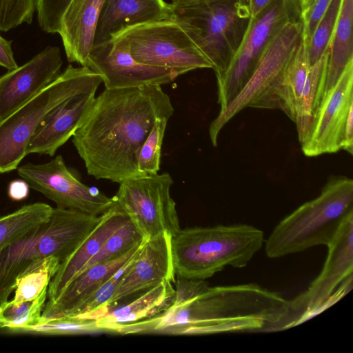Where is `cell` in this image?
Wrapping results in <instances>:
<instances>
[{
	"label": "cell",
	"mask_w": 353,
	"mask_h": 353,
	"mask_svg": "<svg viewBox=\"0 0 353 353\" xmlns=\"http://www.w3.org/2000/svg\"><path fill=\"white\" fill-rule=\"evenodd\" d=\"M174 113L161 85L105 89L95 97L72 143L89 175L121 183L141 176L139 151L158 119Z\"/></svg>",
	"instance_id": "1"
},
{
	"label": "cell",
	"mask_w": 353,
	"mask_h": 353,
	"mask_svg": "<svg viewBox=\"0 0 353 353\" xmlns=\"http://www.w3.org/2000/svg\"><path fill=\"white\" fill-rule=\"evenodd\" d=\"M290 300L253 283L208 286L170 312L183 334L280 331L290 328Z\"/></svg>",
	"instance_id": "2"
},
{
	"label": "cell",
	"mask_w": 353,
	"mask_h": 353,
	"mask_svg": "<svg viewBox=\"0 0 353 353\" xmlns=\"http://www.w3.org/2000/svg\"><path fill=\"white\" fill-rule=\"evenodd\" d=\"M265 241L263 230L247 224L180 229L171 236L176 276L205 280L227 266H246Z\"/></svg>",
	"instance_id": "3"
},
{
	"label": "cell",
	"mask_w": 353,
	"mask_h": 353,
	"mask_svg": "<svg viewBox=\"0 0 353 353\" xmlns=\"http://www.w3.org/2000/svg\"><path fill=\"white\" fill-rule=\"evenodd\" d=\"M353 213V181L330 179L321 194L285 216L265 240L268 257L277 259L319 245H328Z\"/></svg>",
	"instance_id": "4"
},
{
	"label": "cell",
	"mask_w": 353,
	"mask_h": 353,
	"mask_svg": "<svg viewBox=\"0 0 353 353\" xmlns=\"http://www.w3.org/2000/svg\"><path fill=\"white\" fill-rule=\"evenodd\" d=\"M101 215L53 208L48 221L0 252V303L8 300L17 279L41 259L54 256L62 263L97 226Z\"/></svg>",
	"instance_id": "5"
},
{
	"label": "cell",
	"mask_w": 353,
	"mask_h": 353,
	"mask_svg": "<svg viewBox=\"0 0 353 353\" xmlns=\"http://www.w3.org/2000/svg\"><path fill=\"white\" fill-rule=\"evenodd\" d=\"M171 17L185 30L221 79L234 57L251 21L245 0L171 3Z\"/></svg>",
	"instance_id": "6"
},
{
	"label": "cell",
	"mask_w": 353,
	"mask_h": 353,
	"mask_svg": "<svg viewBox=\"0 0 353 353\" xmlns=\"http://www.w3.org/2000/svg\"><path fill=\"white\" fill-rule=\"evenodd\" d=\"M302 39L300 19L286 23L241 92L211 123L209 134L214 146L225 124L245 108L276 109L286 112L285 74L287 65Z\"/></svg>",
	"instance_id": "7"
},
{
	"label": "cell",
	"mask_w": 353,
	"mask_h": 353,
	"mask_svg": "<svg viewBox=\"0 0 353 353\" xmlns=\"http://www.w3.org/2000/svg\"><path fill=\"white\" fill-rule=\"evenodd\" d=\"M98 75L88 67L70 64L54 81L0 120V174L19 167L27 155L30 139L47 115Z\"/></svg>",
	"instance_id": "8"
},
{
	"label": "cell",
	"mask_w": 353,
	"mask_h": 353,
	"mask_svg": "<svg viewBox=\"0 0 353 353\" xmlns=\"http://www.w3.org/2000/svg\"><path fill=\"white\" fill-rule=\"evenodd\" d=\"M118 34L127 40L132 56L141 63L171 69L180 75L212 68L181 24L172 18L132 26Z\"/></svg>",
	"instance_id": "9"
},
{
	"label": "cell",
	"mask_w": 353,
	"mask_h": 353,
	"mask_svg": "<svg viewBox=\"0 0 353 353\" xmlns=\"http://www.w3.org/2000/svg\"><path fill=\"white\" fill-rule=\"evenodd\" d=\"M299 19L295 0H274L260 14L251 19L234 57L223 76L217 79L221 109L241 92L283 26Z\"/></svg>",
	"instance_id": "10"
},
{
	"label": "cell",
	"mask_w": 353,
	"mask_h": 353,
	"mask_svg": "<svg viewBox=\"0 0 353 353\" xmlns=\"http://www.w3.org/2000/svg\"><path fill=\"white\" fill-rule=\"evenodd\" d=\"M319 275L308 288L290 300V327L321 312L345 295L352 286L353 213L343 222L334 240Z\"/></svg>",
	"instance_id": "11"
},
{
	"label": "cell",
	"mask_w": 353,
	"mask_h": 353,
	"mask_svg": "<svg viewBox=\"0 0 353 353\" xmlns=\"http://www.w3.org/2000/svg\"><path fill=\"white\" fill-rule=\"evenodd\" d=\"M173 183L168 173L141 176L119 183L113 199L146 239L172 236L181 229L170 195Z\"/></svg>",
	"instance_id": "12"
},
{
	"label": "cell",
	"mask_w": 353,
	"mask_h": 353,
	"mask_svg": "<svg viewBox=\"0 0 353 353\" xmlns=\"http://www.w3.org/2000/svg\"><path fill=\"white\" fill-rule=\"evenodd\" d=\"M19 175L32 188L54 202L57 208L100 216L114 199L81 183L68 168L61 155L41 164L28 163L17 168Z\"/></svg>",
	"instance_id": "13"
},
{
	"label": "cell",
	"mask_w": 353,
	"mask_h": 353,
	"mask_svg": "<svg viewBox=\"0 0 353 353\" xmlns=\"http://www.w3.org/2000/svg\"><path fill=\"white\" fill-rule=\"evenodd\" d=\"M86 67L98 73L105 89L161 85L180 74L171 69L145 65L132 56L127 40L117 35L90 52Z\"/></svg>",
	"instance_id": "14"
},
{
	"label": "cell",
	"mask_w": 353,
	"mask_h": 353,
	"mask_svg": "<svg viewBox=\"0 0 353 353\" xmlns=\"http://www.w3.org/2000/svg\"><path fill=\"white\" fill-rule=\"evenodd\" d=\"M353 61L324 95L316 112L311 130L301 144L303 154L316 157L341 150L345 121L353 109Z\"/></svg>",
	"instance_id": "15"
},
{
	"label": "cell",
	"mask_w": 353,
	"mask_h": 353,
	"mask_svg": "<svg viewBox=\"0 0 353 353\" xmlns=\"http://www.w3.org/2000/svg\"><path fill=\"white\" fill-rule=\"evenodd\" d=\"M101 83L103 80L99 74L81 90L57 105L34 132L28 145L27 154L54 156L84 121Z\"/></svg>",
	"instance_id": "16"
},
{
	"label": "cell",
	"mask_w": 353,
	"mask_h": 353,
	"mask_svg": "<svg viewBox=\"0 0 353 353\" xmlns=\"http://www.w3.org/2000/svg\"><path fill=\"white\" fill-rule=\"evenodd\" d=\"M60 49L48 46L28 62L0 77V120L39 93L61 73Z\"/></svg>",
	"instance_id": "17"
},
{
	"label": "cell",
	"mask_w": 353,
	"mask_h": 353,
	"mask_svg": "<svg viewBox=\"0 0 353 353\" xmlns=\"http://www.w3.org/2000/svg\"><path fill=\"white\" fill-rule=\"evenodd\" d=\"M170 240L171 235L165 232L145 240L130 269L105 307L117 305L162 282L175 281Z\"/></svg>",
	"instance_id": "18"
},
{
	"label": "cell",
	"mask_w": 353,
	"mask_h": 353,
	"mask_svg": "<svg viewBox=\"0 0 353 353\" xmlns=\"http://www.w3.org/2000/svg\"><path fill=\"white\" fill-rule=\"evenodd\" d=\"M146 239L123 255L112 260L92 265L79 273L67 285L55 301L46 303L42 312L41 321L70 316L81 303L130 261L141 249Z\"/></svg>",
	"instance_id": "19"
},
{
	"label": "cell",
	"mask_w": 353,
	"mask_h": 353,
	"mask_svg": "<svg viewBox=\"0 0 353 353\" xmlns=\"http://www.w3.org/2000/svg\"><path fill=\"white\" fill-rule=\"evenodd\" d=\"M130 219L114 201L101 216L97 226L64 261L50 282L46 302L57 299L67 285L80 272L84 265L101 249L106 240Z\"/></svg>",
	"instance_id": "20"
},
{
	"label": "cell",
	"mask_w": 353,
	"mask_h": 353,
	"mask_svg": "<svg viewBox=\"0 0 353 353\" xmlns=\"http://www.w3.org/2000/svg\"><path fill=\"white\" fill-rule=\"evenodd\" d=\"M170 17L171 4L165 0H104L94 46L108 41L128 28Z\"/></svg>",
	"instance_id": "21"
},
{
	"label": "cell",
	"mask_w": 353,
	"mask_h": 353,
	"mask_svg": "<svg viewBox=\"0 0 353 353\" xmlns=\"http://www.w3.org/2000/svg\"><path fill=\"white\" fill-rule=\"evenodd\" d=\"M104 0H71L61 21L60 34L68 61L87 65L94 47L100 10Z\"/></svg>",
	"instance_id": "22"
},
{
	"label": "cell",
	"mask_w": 353,
	"mask_h": 353,
	"mask_svg": "<svg viewBox=\"0 0 353 353\" xmlns=\"http://www.w3.org/2000/svg\"><path fill=\"white\" fill-rule=\"evenodd\" d=\"M172 283L162 282L127 304L104 307L77 317L95 319L105 332L117 333L121 327L153 316L171 305L175 294Z\"/></svg>",
	"instance_id": "23"
},
{
	"label": "cell",
	"mask_w": 353,
	"mask_h": 353,
	"mask_svg": "<svg viewBox=\"0 0 353 353\" xmlns=\"http://www.w3.org/2000/svg\"><path fill=\"white\" fill-rule=\"evenodd\" d=\"M352 14L353 0H342L328 48L324 95L334 85L348 63L353 61Z\"/></svg>",
	"instance_id": "24"
},
{
	"label": "cell",
	"mask_w": 353,
	"mask_h": 353,
	"mask_svg": "<svg viewBox=\"0 0 353 353\" xmlns=\"http://www.w3.org/2000/svg\"><path fill=\"white\" fill-rule=\"evenodd\" d=\"M328 50L310 67L307 79L297 104L294 123L301 144L307 139L316 112L324 96Z\"/></svg>",
	"instance_id": "25"
},
{
	"label": "cell",
	"mask_w": 353,
	"mask_h": 353,
	"mask_svg": "<svg viewBox=\"0 0 353 353\" xmlns=\"http://www.w3.org/2000/svg\"><path fill=\"white\" fill-rule=\"evenodd\" d=\"M52 210L50 205L37 202L0 217V252L48 221Z\"/></svg>",
	"instance_id": "26"
},
{
	"label": "cell",
	"mask_w": 353,
	"mask_h": 353,
	"mask_svg": "<svg viewBox=\"0 0 353 353\" xmlns=\"http://www.w3.org/2000/svg\"><path fill=\"white\" fill-rule=\"evenodd\" d=\"M47 294L48 290H45L33 300L20 302L7 300L0 303V328L26 332L39 325L42 320Z\"/></svg>",
	"instance_id": "27"
},
{
	"label": "cell",
	"mask_w": 353,
	"mask_h": 353,
	"mask_svg": "<svg viewBox=\"0 0 353 353\" xmlns=\"http://www.w3.org/2000/svg\"><path fill=\"white\" fill-rule=\"evenodd\" d=\"M60 263L57 257L49 256L32 265L17 279L12 301L20 302L37 298L45 290L48 289Z\"/></svg>",
	"instance_id": "28"
},
{
	"label": "cell",
	"mask_w": 353,
	"mask_h": 353,
	"mask_svg": "<svg viewBox=\"0 0 353 353\" xmlns=\"http://www.w3.org/2000/svg\"><path fill=\"white\" fill-rule=\"evenodd\" d=\"M310 65L307 55V44L301 39L292 56L285 74V114L292 121L301 94L307 79Z\"/></svg>",
	"instance_id": "29"
},
{
	"label": "cell",
	"mask_w": 353,
	"mask_h": 353,
	"mask_svg": "<svg viewBox=\"0 0 353 353\" xmlns=\"http://www.w3.org/2000/svg\"><path fill=\"white\" fill-rule=\"evenodd\" d=\"M145 239L134 223L129 219L106 240L99 251L89 260L80 272L92 265L123 255Z\"/></svg>",
	"instance_id": "30"
},
{
	"label": "cell",
	"mask_w": 353,
	"mask_h": 353,
	"mask_svg": "<svg viewBox=\"0 0 353 353\" xmlns=\"http://www.w3.org/2000/svg\"><path fill=\"white\" fill-rule=\"evenodd\" d=\"M341 3L342 0H331L314 31L307 44V55L310 66L316 63L328 50L340 13Z\"/></svg>",
	"instance_id": "31"
},
{
	"label": "cell",
	"mask_w": 353,
	"mask_h": 353,
	"mask_svg": "<svg viewBox=\"0 0 353 353\" xmlns=\"http://www.w3.org/2000/svg\"><path fill=\"white\" fill-rule=\"evenodd\" d=\"M168 118L155 121L137 156V168L141 176L157 174L160 168L163 140Z\"/></svg>",
	"instance_id": "32"
},
{
	"label": "cell",
	"mask_w": 353,
	"mask_h": 353,
	"mask_svg": "<svg viewBox=\"0 0 353 353\" xmlns=\"http://www.w3.org/2000/svg\"><path fill=\"white\" fill-rule=\"evenodd\" d=\"M26 332L45 334H82L105 332L97 320L77 316H62L41 321Z\"/></svg>",
	"instance_id": "33"
},
{
	"label": "cell",
	"mask_w": 353,
	"mask_h": 353,
	"mask_svg": "<svg viewBox=\"0 0 353 353\" xmlns=\"http://www.w3.org/2000/svg\"><path fill=\"white\" fill-rule=\"evenodd\" d=\"M141 249L94 293L81 303L68 316H82L105 307L114 294L123 277L130 269Z\"/></svg>",
	"instance_id": "34"
},
{
	"label": "cell",
	"mask_w": 353,
	"mask_h": 353,
	"mask_svg": "<svg viewBox=\"0 0 353 353\" xmlns=\"http://www.w3.org/2000/svg\"><path fill=\"white\" fill-rule=\"evenodd\" d=\"M36 10L37 0H0V30L31 23Z\"/></svg>",
	"instance_id": "35"
},
{
	"label": "cell",
	"mask_w": 353,
	"mask_h": 353,
	"mask_svg": "<svg viewBox=\"0 0 353 353\" xmlns=\"http://www.w3.org/2000/svg\"><path fill=\"white\" fill-rule=\"evenodd\" d=\"M71 0H37L38 23L46 33H58L62 16Z\"/></svg>",
	"instance_id": "36"
},
{
	"label": "cell",
	"mask_w": 353,
	"mask_h": 353,
	"mask_svg": "<svg viewBox=\"0 0 353 353\" xmlns=\"http://www.w3.org/2000/svg\"><path fill=\"white\" fill-rule=\"evenodd\" d=\"M175 294L172 305L185 303L203 292L208 287L204 280L189 279L179 277L173 282Z\"/></svg>",
	"instance_id": "37"
},
{
	"label": "cell",
	"mask_w": 353,
	"mask_h": 353,
	"mask_svg": "<svg viewBox=\"0 0 353 353\" xmlns=\"http://www.w3.org/2000/svg\"><path fill=\"white\" fill-rule=\"evenodd\" d=\"M0 66L11 70L17 68L18 65L14 59L12 49V41L6 39L0 34Z\"/></svg>",
	"instance_id": "38"
},
{
	"label": "cell",
	"mask_w": 353,
	"mask_h": 353,
	"mask_svg": "<svg viewBox=\"0 0 353 353\" xmlns=\"http://www.w3.org/2000/svg\"><path fill=\"white\" fill-rule=\"evenodd\" d=\"M29 189L28 184L23 179H16L9 183L8 194L12 200L19 201L28 197Z\"/></svg>",
	"instance_id": "39"
},
{
	"label": "cell",
	"mask_w": 353,
	"mask_h": 353,
	"mask_svg": "<svg viewBox=\"0 0 353 353\" xmlns=\"http://www.w3.org/2000/svg\"><path fill=\"white\" fill-rule=\"evenodd\" d=\"M341 150L350 154L353 152V109L350 110L347 115L343 134Z\"/></svg>",
	"instance_id": "40"
},
{
	"label": "cell",
	"mask_w": 353,
	"mask_h": 353,
	"mask_svg": "<svg viewBox=\"0 0 353 353\" xmlns=\"http://www.w3.org/2000/svg\"><path fill=\"white\" fill-rule=\"evenodd\" d=\"M274 0H245L251 18H254L265 10Z\"/></svg>",
	"instance_id": "41"
},
{
	"label": "cell",
	"mask_w": 353,
	"mask_h": 353,
	"mask_svg": "<svg viewBox=\"0 0 353 353\" xmlns=\"http://www.w3.org/2000/svg\"><path fill=\"white\" fill-rule=\"evenodd\" d=\"M299 10V14L303 13L311 5L314 0H295Z\"/></svg>",
	"instance_id": "42"
},
{
	"label": "cell",
	"mask_w": 353,
	"mask_h": 353,
	"mask_svg": "<svg viewBox=\"0 0 353 353\" xmlns=\"http://www.w3.org/2000/svg\"><path fill=\"white\" fill-rule=\"evenodd\" d=\"M199 1V0H172V3L185 2V1Z\"/></svg>",
	"instance_id": "43"
}]
</instances>
